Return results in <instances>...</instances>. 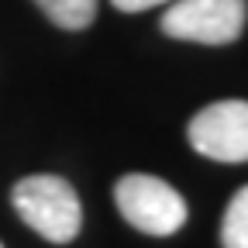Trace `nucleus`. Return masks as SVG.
<instances>
[{
    "label": "nucleus",
    "instance_id": "nucleus-2",
    "mask_svg": "<svg viewBox=\"0 0 248 248\" xmlns=\"http://www.w3.org/2000/svg\"><path fill=\"white\" fill-rule=\"evenodd\" d=\"M114 203L117 214L128 221L135 231L152 238H169L186 224V200L179 190L159 176L148 172H128L114 186Z\"/></svg>",
    "mask_w": 248,
    "mask_h": 248
},
{
    "label": "nucleus",
    "instance_id": "nucleus-8",
    "mask_svg": "<svg viewBox=\"0 0 248 248\" xmlns=\"http://www.w3.org/2000/svg\"><path fill=\"white\" fill-rule=\"evenodd\" d=\"M0 248H4V245H0Z\"/></svg>",
    "mask_w": 248,
    "mask_h": 248
},
{
    "label": "nucleus",
    "instance_id": "nucleus-4",
    "mask_svg": "<svg viewBox=\"0 0 248 248\" xmlns=\"http://www.w3.org/2000/svg\"><path fill=\"white\" fill-rule=\"evenodd\" d=\"M190 145L214 162H248V100H217L193 114Z\"/></svg>",
    "mask_w": 248,
    "mask_h": 248
},
{
    "label": "nucleus",
    "instance_id": "nucleus-3",
    "mask_svg": "<svg viewBox=\"0 0 248 248\" xmlns=\"http://www.w3.org/2000/svg\"><path fill=\"white\" fill-rule=\"evenodd\" d=\"M159 28L197 45H231L245 31V0H169Z\"/></svg>",
    "mask_w": 248,
    "mask_h": 248
},
{
    "label": "nucleus",
    "instance_id": "nucleus-5",
    "mask_svg": "<svg viewBox=\"0 0 248 248\" xmlns=\"http://www.w3.org/2000/svg\"><path fill=\"white\" fill-rule=\"evenodd\" d=\"M42 7V14L66 31H83L97 17V0H35Z\"/></svg>",
    "mask_w": 248,
    "mask_h": 248
},
{
    "label": "nucleus",
    "instance_id": "nucleus-7",
    "mask_svg": "<svg viewBox=\"0 0 248 248\" xmlns=\"http://www.w3.org/2000/svg\"><path fill=\"white\" fill-rule=\"evenodd\" d=\"M110 4L124 14H138V11H148V7H162L169 0H110Z\"/></svg>",
    "mask_w": 248,
    "mask_h": 248
},
{
    "label": "nucleus",
    "instance_id": "nucleus-1",
    "mask_svg": "<svg viewBox=\"0 0 248 248\" xmlns=\"http://www.w3.org/2000/svg\"><path fill=\"white\" fill-rule=\"evenodd\" d=\"M11 200L21 221L52 245H69L83 228L79 197L62 176H48V172L24 176L14 186Z\"/></svg>",
    "mask_w": 248,
    "mask_h": 248
},
{
    "label": "nucleus",
    "instance_id": "nucleus-6",
    "mask_svg": "<svg viewBox=\"0 0 248 248\" xmlns=\"http://www.w3.org/2000/svg\"><path fill=\"white\" fill-rule=\"evenodd\" d=\"M221 245L224 248H248V186H241L224 210Z\"/></svg>",
    "mask_w": 248,
    "mask_h": 248
}]
</instances>
